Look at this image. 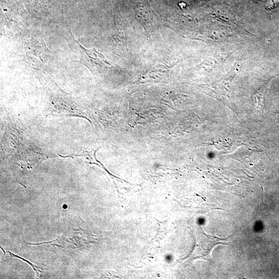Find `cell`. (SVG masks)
<instances>
[{"instance_id":"6da1fadb","label":"cell","mask_w":279,"mask_h":279,"mask_svg":"<svg viewBox=\"0 0 279 279\" xmlns=\"http://www.w3.org/2000/svg\"><path fill=\"white\" fill-rule=\"evenodd\" d=\"M81 52L80 63L87 67L93 73L105 71L110 69L111 64L104 55L95 48L87 49L79 44Z\"/></svg>"},{"instance_id":"7a4b0ae2","label":"cell","mask_w":279,"mask_h":279,"mask_svg":"<svg viewBox=\"0 0 279 279\" xmlns=\"http://www.w3.org/2000/svg\"><path fill=\"white\" fill-rule=\"evenodd\" d=\"M199 236L198 242H199L197 248V254L192 257V259H195L196 257L201 256L202 258L205 257V259L210 256V252L212 248L218 244L225 245L223 242L227 241V239H222L218 238L214 236H210L205 234L203 229L200 227V230H198Z\"/></svg>"}]
</instances>
